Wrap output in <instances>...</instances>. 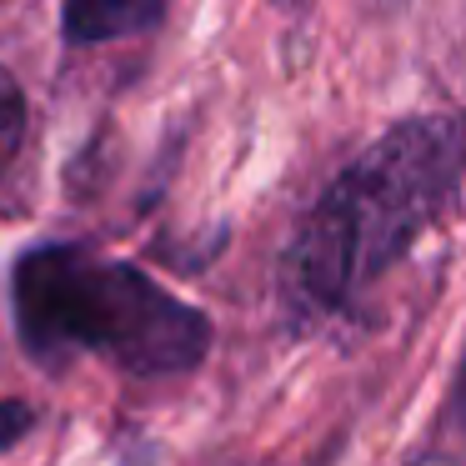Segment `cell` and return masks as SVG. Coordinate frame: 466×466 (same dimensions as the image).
<instances>
[{"mask_svg":"<svg viewBox=\"0 0 466 466\" xmlns=\"http://www.w3.org/2000/svg\"><path fill=\"white\" fill-rule=\"evenodd\" d=\"M35 426V411L25 401H0V446H11L21 431Z\"/></svg>","mask_w":466,"mask_h":466,"instance_id":"cell-5","label":"cell"},{"mask_svg":"<svg viewBox=\"0 0 466 466\" xmlns=\"http://www.w3.org/2000/svg\"><path fill=\"white\" fill-rule=\"evenodd\" d=\"M451 216H466V116L401 121L326 186L286 246L281 286L301 311H341Z\"/></svg>","mask_w":466,"mask_h":466,"instance_id":"cell-1","label":"cell"},{"mask_svg":"<svg viewBox=\"0 0 466 466\" xmlns=\"http://www.w3.org/2000/svg\"><path fill=\"white\" fill-rule=\"evenodd\" d=\"M461 391H466V371H461Z\"/></svg>","mask_w":466,"mask_h":466,"instance_id":"cell-7","label":"cell"},{"mask_svg":"<svg viewBox=\"0 0 466 466\" xmlns=\"http://www.w3.org/2000/svg\"><path fill=\"white\" fill-rule=\"evenodd\" d=\"M61 21H66V35H71V41L101 46V41H121V35H131V31L156 25L161 21V5H101V0H91V5H71Z\"/></svg>","mask_w":466,"mask_h":466,"instance_id":"cell-3","label":"cell"},{"mask_svg":"<svg viewBox=\"0 0 466 466\" xmlns=\"http://www.w3.org/2000/svg\"><path fill=\"white\" fill-rule=\"evenodd\" d=\"M15 336L35 366L111 356L131 376L191 371L211 346V321L131 261L56 241L15 261Z\"/></svg>","mask_w":466,"mask_h":466,"instance_id":"cell-2","label":"cell"},{"mask_svg":"<svg viewBox=\"0 0 466 466\" xmlns=\"http://www.w3.org/2000/svg\"><path fill=\"white\" fill-rule=\"evenodd\" d=\"M411 466H461V461H451V456H421V461H411Z\"/></svg>","mask_w":466,"mask_h":466,"instance_id":"cell-6","label":"cell"},{"mask_svg":"<svg viewBox=\"0 0 466 466\" xmlns=\"http://www.w3.org/2000/svg\"><path fill=\"white\" fill-rule=\"evenodd\" d=\"M21 141H25V96H21V81L0 66V171L15 161Z\"/></svg>","mask_w":466,"mask_h":466,"instance_id":"cell-4","label":"cell"}]
</instances>
